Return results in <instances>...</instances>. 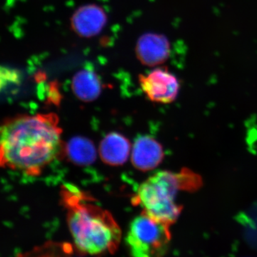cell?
<instances>
[{
    "label": "cell",
    "mask_w": 257,
    "mask_h": 257,
    "mask_svg": "<svg viewBox=\"0 0 257 257\" xmlns=\"http://www.w3.org/2000/svg\"><path fill=\"white\" fill-rule=\"evenodd\" d=\"M58 123L52 113L18 115L2 121L0 168L40 175L62 150Z\"/></svg>",
    "instance_id": "6da1fadb"
},
{
    "label": "cell",
    "mask_w": 257,
    "mask_h": 257,
    "mask_svg": "<svg viewBox=\"0 0 257 257\" xmlns=\"http://www.w3.org/2000/svg\"><path fill=\"white\" fill-rule=\"evenodd\" d=\"M20 80L18 71L0 66V92L10 84H17Z\"/></svg>",
    "instance_id": "7c38bea8"
},
{
    "label": "cell",
    "mask_w": 257,
    "mask_h": 257,
    "mask_svg": "<svg viewBox=\"0 0 257 257\" xmlns=\"http://www.w3.org/2000/svg\"><path fill=\"white\" fill-rule=\"evenodd\" d=\"M139 83L145 95L153 102H172L180 90L178 77L166 67H157L149 73L140 74Z\"/></svg>",
    "instance_id": "5b68a950"
},
{
    "label": "cell",
    "mask_w": 257,
    "mask_h": 257,
    "mask_svg": "<svg viewBox=\"0 0 257 257\" xmlns=\"http://www.w3.org/2000/svg\"><path fill=\"white\" fill-rule=\"evenodd\" d=\"M107 23V15L100 6L83 5L74 12L70 19L71 28L76 35L91 38L99 35Z\"/></svg>",
    "instance_id": "8992f818"
},
{
    "label": "cell",
    "mask_w": 257,
    "mask_h": 257,
    "mask_svg": "<svg viewBox=\"0 0 257 257\" xmlns=\"http://www.w3.org/2000/svg\"><path fill=\"white\" fill-rule=\"evenodd\" d=\"M199 182V178L191 172L175 174L162 171L140 185L134 201L143 207L147 215L170 226L177 221L182 209L175 202L177 192L194 189Z\"/></svg>",
    "instance_id": "3957f363"
},
{
    "label": "cell",
    "mask_w": 257,
    "mask_h": 257,
    "mask_svg": "<svg viewBox=\"0 0 257 257\" xmlns=\"http://www.w3.org/2000/svg\"><path fill=\"white\" fill-rule=\"evenodd\" d=\"M67 153L69 158L79 165H89L95 160L94 147L86 139H72L67 146Z\"/></svg>",
    "instance_id": "8fae6325"
},
{
    "label": "cell",
    "mask_w": 257,
    "mask_h": 257,
    "mask_svg": "<svg viewBox=\"0 0 257 257\" xmlns=\"http://www.w3.org/2000/svg\"><path fill=\"white\" fill-rule=\"evenodd\" d=\"M163 157L162 146L151 137H140L134 144L132 160L138 170L144 172L153 170L160 165Z\"/></svg>",
    "instance_id": "ba28073f"
},
{
    "label": "cell",
    "mask_w": 257,
    "mask_h": 257,
    "mask_svg": "<svg viewBox=\"0 0 257 257\" xmlns=\"http://www.w3.org/2000/svg\"><path fill=\"white\" fill-rule=\"evenodd\" d=\"M72 87L77 97L89 102L95 100L101 94L102 84L97 74L89 69H82L74 74Z\"/></svg>",
    "instance_id": "30bf717a"
},
{
    "label": "cell",
    "mask_w": 257,
    "mask_h": 257,
    "mask_svg": "<svg viewBox=\"0 0 257 257\" xmlns=\"http://www.w3.org/2000/svg\"><path fill=\"white\" fill-rule=\"evenodd\" d=\"M62 197L69 230L79 251L94 255L116 251L121 230L110 213L72 186L63 189Z\"/></svg>",
    "instance_id": "7a4b0ae2"
},
{
    "label": "cell",
    "mask_w": 257,
    "mask_h": 257,
    "mask_svg": "<svg viewBox=\"0 0 257 257\" xmlns=\"http://www.w3.org/2000/svg\"><path fill=\"white\" fill-rule=\"evenodd\" d=\"M170 52V44L167 37L156 33L142 35L135 47L139 61L147 67H158L165 63Z\"/></svg>",
    "instance_id": "52a82bcc"
},
{
    "label": "cell",
    "mask_w": 257,
    "mask_h": 257,
    "mask_svg": "<svg viewBox=\"0 0 257 257\" xmlns=\"http://www.w3.org/2000/svg\"><path fill=\"white\" fill-rule=\"evenodd\" d=\"M130 142L118 133H110L103 140L99 148L102 160L109 165H122L130 155Z\"/></svg>",
    "instance_id": "9c48e42d"
},
{
    "label": "cell",
    "mask_w": 257,
    "mask_h": 257,
    "mask_svg": "<svg viewBox=\"0 0 257 257\" xmlns=\"http://www.w3.org/2000/svg\"><path fill=\"white\" fill-rule=\"evenodd\" d=\"M125 240L133 256H161L171 240L170 226L143 212L132 221Z\"/></svg>",
    "instance_id": "277c9868"
}]
</instances>
